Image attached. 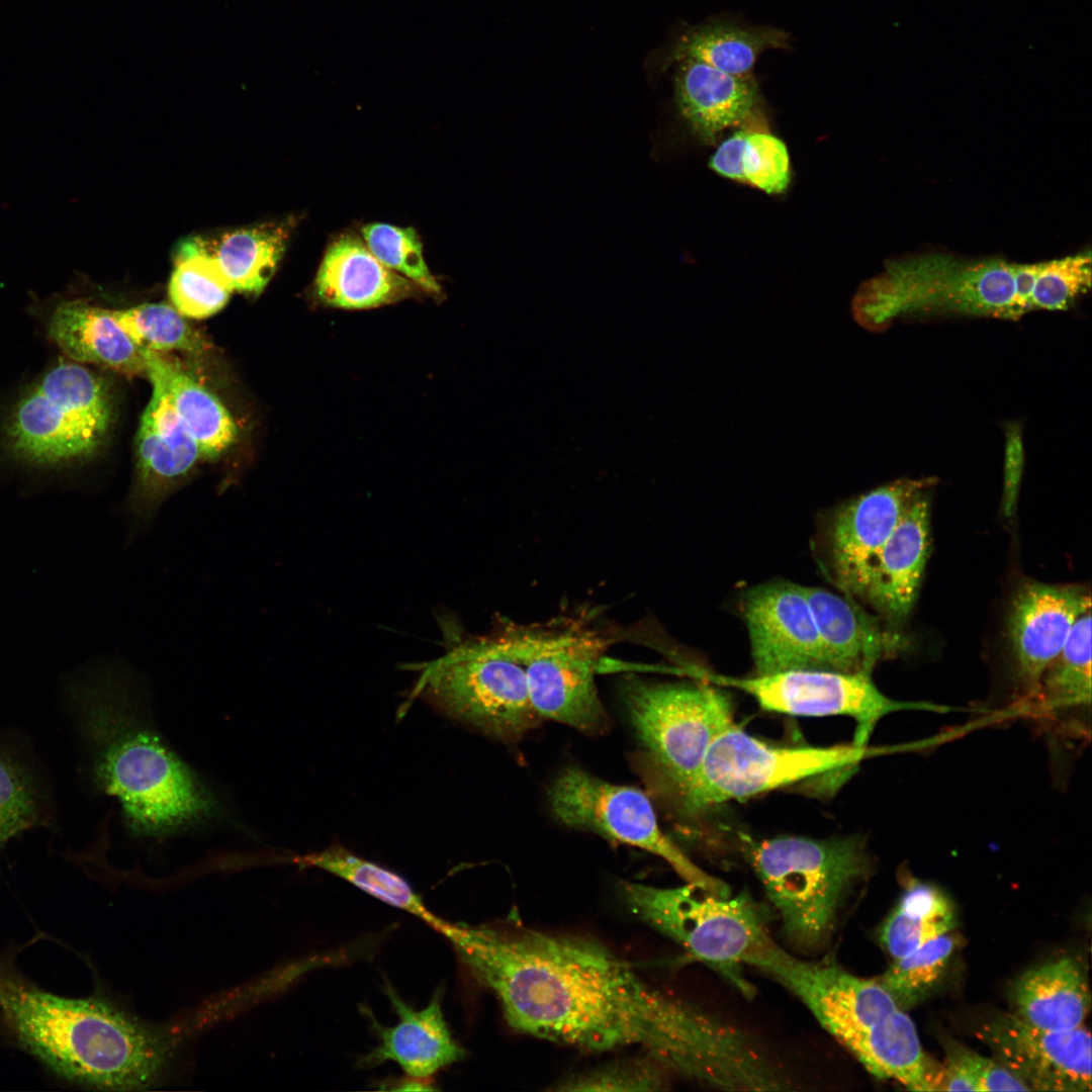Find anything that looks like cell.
<instances>
[{
    "label": "cell",
    "instance_id": "27",
    "mask_svg": "<svg viewBox=\"0 0 1092 1092\" xmlns=\"http://www.w3.org/2000/svg\"><path fill=\"white\" fill-rule=\"evenodd\" d=\"M146 375L167 391L179 419L197 443L203 459H216L238 437L237 425L218 397L174 357L142 349Z\"/></svg>",
    "mask_w": 1092,
    "mask_h": 1092
},
{
    "label": "cell",
    "instance_id": "33",
    "mask_svg": "<svg viewBox=\"0 0 1092 1092\" xmlns=\"http://www.w3.org/2000/svg\"><path fill=\"white\" fill-rule=\"evenodd\" d=\"M787 34L776 29L749 30L731 24L704 26L682 41L680 59H692L735 76H750L757 57L784 48Z\"/></svg>",
    "mask_w": 1092,
    "mask_h": 1092
},
{
    "label": "cell",
    "instance_id": "14",
    "mask_svg": "<svg viewBox=\"0 0 1092 1092\" xmlns=\"http://www.w3.org/2000/svg\"><path fill=\"white\" fill-rule=\"evenodd\" d=\"M708 681L732 687L751 696L761 709L793 716H847L855 723L852 744L867 746L885 716L905 710L946 712L929 702H905L887 697L871 673L827 669H796L750 677L708 674Z\"/></svg>",
    "mask_w": 1092,
    "mask_h": 1092
},
{
    "label": "cell",
    "instance_id": "20",
    "mask_svg": "<svg viewBox=\"0 0 1092 1092\" xmlns=\"http://www.w3.org/2000/svg\"><path fill=\"white\" fill-rule=\"evenodd\" d=\"M920 490L874 558L860 596L894 624L916 601L930 546V488Z\"/></svg>",
    "mask_w": 1092,
    "mask_h": 1092
},
{
    "label": "cell",
    "instance_id": "17",
    "mask_svg": "<svg viewBox=\"0 0 1092 1092\" xmlns=\"http://www.w3.org/2000/svg\"><path fill=\"white\" fill-rule=\"evenodd\" d=\"M929 478L895 480L840 505L827 530V553L838 585L860 598L870 566L902 514Z\"/></svg>",
    "mask_w": 1092,
    "mask_h": 1092
},
{
    "label": "cell",
    "instance_id": "28",
    "mask_svg": "<svg viewBox=\"0 0 1092 1092\" xmlns=\"http://www.w3.org/2000/svg\"><path fill=\"white\" fill-rule=\"evenodd\" d=\"M717 174L762 190L783 193L791 179L785 143L763 130H739L725 139L709 162Z\"/></svg>",
    "mask_w": 1092,
    "mask_h": 1092
},
{
    "label": "cell",
    "instance_id": "13",
    "mask_svg": "<svg viewBox=\"0 0 1092 1092\" xmlns=\"http://www.w3.org/2000/svg\"><path fill=\"white\" fill-rule=\"evenodd\" d=\"M549 802L561 823L648 851L664 859L686 883L722 896L731 894L726 883L699 868L660 829L654 808L641 790L571 766L553 782Z\"/></svg>",
    "mask_w": 1092,
    "mask_h": 1092
},
{
    "label": "cell",
    "instance_id": "4",
    "mask_svg": "<svg viewBox=\"0 0 1092 1092\" xmlns=\"http://www.w3.org/2000/svg\"><path fill=\"white\" fill-rule=\"evenodd\" d=\"M0 1018L35 1060L88 1088L147 1089L167 1061L163 1037L112 1003L44 991L1 961Z\"/></svg>",
    "mask_w": 1092,
    "mask_h": 1092
},
{
    "label": "cell",
    "instance_id": "38",
    "mask_svg": "<svg viewBox=\"0 0 1092 1092\" xmlns=\"http://www.w3.org/2000/svg\"><path fill=\"white\" fill-rule=\"evenodd\" d=\"M362 239L385 267L429 294H441L440 284L426 264L423 245L414 228L373 222L362 228Z\"/></svg>",
    "mask_w": 1092,
    "mask_h": 1092
},
{
    "label": "cell",
    "instance_id": "23",
    "mask_svg": "<svg viewBox=\"0 0 1092 1092\" xmlns=\"http://www.w3.org/2000/svg\"><path fill=\"white\" fill-rule=\"evenodd\" d=\"M826 668L871 673L884 657L905 648V639L885 631L857 603L819 586H805Z\"/></svg>",
    "mask_w": 1092,
    "mask_h": 1092
},
{
    "label": "cell",
    "instance_id": "5",
    "mask_svg": "<svg viewBox=\"0 0 1092 1092\" xmlns=\"http://www.w3.org/2000/svg\"><path fill=\"white\" fill-rule=\"evenodd\" d=\"M748 964L798 997L874 1076L909 1090H934L915 1024L878 980L833 961L799 959L775 940Z\"/></svg>",
    "mask_w": 1092,
    "mask_h": 1092
},
{
    "label": "cell",
    "instance_id": "3",
    "mask_svg": "<svg viewBox=\"0 0 1092 1092\" xmlns=\"http://www.w3.org/2000/svg\"><path fill=\"white\" fill-rule=\"evenodd\" d=\"M1091 251L1048 261L968 258L944 251L890 259L853 300L857 323L881 331L896 320L985 317L1016 321L1069 309L1091 287Z\"/></svg>",
    "mask_w": 1092,
    "mask_h": 1092
},
{
    "label": "cell",
    "instance_id": "11",
    "mask_svg": "<svg viewBox=\"0 0 1092 1092\" xmlns=\"http://www.w3.org/2000/svg\"><path fill=\"white\" fill-rule=\"evenodd\" d=\"M867 746L783 747L764 743L735 724L711 744L692 782L681 792L687 811L841 772L848 776L867 756Z\"/></svg>",
    "mask_w": 1092,
    "mask_h": 1092
},
{
    "label": "cell",
    "instance_id": "10",
    "mask_svg": "<svg viewBox=\"0 0 1092 1092\" xmlns=\"http://www.w3.org/2000/svg\"><path fill=\"white\" fill-rule=\"evenodd\" d=\"M503 630L524 666L530 700L540 718L587 733L606 726L595 673L608 638L572 619L541 626L510 623Z\"/></svg>",
    "mask_w": 1092,
    "mask_h": 1092
},
{
    "label": "cell",
    "instance_id": "8",
    "mask_svg": "<svg viewBox=\"0 0 1092 1092\" xmlns=\"http://www.w3.org/2000/svg\"><path fill=\"white\" fill-rule=\"evenodd\" d=\"M445 652L419 667L416 695L447 715L505 741L517 740L540 718L529 695L526 672L504 630L465 636L443 622Z\"/></svg>",
    "mask_w": 1092,
    "mask_h": 1092
},
{
    "label": "cell",
    "instance_id": "30",
    "mask_svg": "<svg viewBox=\"0 0 1092 1092\" xmlns=\"http://www.w3.org/2000/svg\"><path fill=\"white\" fill-rule=\"evenodd\" d=\"M289 224L266 223L223 235L209 249L233 290L258 294L282 258Z\"/></svg>",
    "mask_w": 1092,
    "mask_h": 1092
},
{
    "label": "cell",
    "instance_id": "18",
    "mask_svg": "<svg viewBox=\"0 0 1092 1092\" xmlns=\"http://www.w3.org/2000/svg\"><path fill=\"white\" fill-rule=\"evenodd\" d=\"M1089 611L1090 594L1080 585L1029 581L1018 587L1011 602L1008 634L1025 698H1035L1043 672L1078 618Z\"/></svg>",
    "mask_w": 1092,
    "mask_h": 1092
},
{
    "label": "cell",
    "instance_id": "21",
    "mask_svg": "<svg viewBox=\"0 0 1092 1092\" xmlns=\"http://www.w3.org/2000/svg\"><path fill=\"white\" fill-rule=\"evenodd\" d=\"M385 994L398 1021L392 1026H384L370 1010L364 1009L370 1027L378 1037V1044L362 1057L360 1063L363 1067L391 1061L408 1077L429 1080L445 1067L463 1060L466 1052L453 1037L444 1017L441 989L422 1009L404 1002L389 984L385 985Z\"/></svg>",
    "mask_w": 1092,
    "mask_h": 1092
},
{
    "label": "cell",
    "instance_id": "22",
    "mask_svg": "<svg viewBox=\"0 0 1092 1092\" xmlns=\"http://www.w3.org/2000/svg\"><path fill=\"white\" fill-rule=\"evenodd\" d=\"M313 291L324 306L367 309L416 297L423 290L380 263L361 237L347 233L327 248Z\"/></svg>",
    "mask_w": 1092,
    "mask_h": 1092
},
{
    "label": "cell",
    "instance_id": "16",
    "mask_svg": "<svg viewBox=\"0 0 1092 1092\" xmlns=\"http://www.w3.org/2000/svg\"><path fill=\"white\" fill-rule=\"evenodd\" d=\"M742 614L756 674L827 669L805 585L785 580L757 584L745 593Z\"/></svg>",
    "mask_w": 1092,
    "mask_h": 1092
},
{
    "label": "cell",
    "instance_id": "36",
    "mask_svg": "<svg viewBox=\"0 0 1092 1092\" xmlns=\"http://www.w3.org/2000/svg\"><path fill=\"white\" fill-rule=\"evenodd\" d=\"M956 948V937L947 933L894 960L878 982L903 1009L922 1000L942 976Z\"/></svg>",
    "mask_w": 1092,
    "mask_h": 1092
},
{
    "label": "cell",
    "instance_id": "35",
    "mask_svg": "<svg viewBox=\"0 0 1092 1092\" xmlns=\"http://www.w3.org/2000/svg\"><path fill=\"white\" fill-rule=\"evenodd\" d=\"M114 316L141 349L158 353L181 351L201 354L210 345L175 307L164 303H144L113 309Z\"/></svg>",
    "mask_w": 1092,
    "mask_h": 1092
},
{
    "label": "cell",
    "instance_id": "1",
    "mask_svg": "<svg viewBox=\"0 0 1092 1092\" xmlns=\"http://www.w3.org/2000/svg\"><path fill=\"white\" fill-rule=\"evenodd\" d=\"M438 933L517 1032L586 1052L639 1049L669 1075L723 1091L754 1071L746 1031L652 985L597 940L511 921L445 920Z\"/></svg>",
    "mask_w": 1092,
    "mask_h": 1092
},
{
    "label": "cell",
    "instance_id": "34",
    "mask_svg": "<svg viewBox=\"0 0 1092 1092\" xmlns=\"http://www.w3.org/2000/svg\"><path fill=\"white\" fill-rule=\"evenodd\" d=\"M1035 699L1046 711L1091 703V611L1074 624L1060 653L1043 672Z\"/></svg>",
    "mask_w": 1092,
    "mask_h": 1092
},
{
    "label": "cell",
    "instance_id": "31",
    "mask_svg": "<svg viewBox=\"0 0 1092 1092\" xmlns=\"http://www.w3.org/2000/svg\"><path fill=\"white\" fill-rule=\"evenodd\" d=\"M954 925L949 899L935 886L913 881L886 919L880 938L896 960L947 933Z\"/></svg>",
    "mask_w": 1092,
    "mask_h": 1092
},
{
    "label": "cell",
    "instance_id": "12",
    "mask_svg": "<svg viewBox=\"0 0 1092 1092\" xmlns=\"http://www.w3.org/2000/svg\"><path fill=\"white\" fill-rule=\"evenodd\" d=\"M626 703L647 757L680 794L713 741L735 724L733 702L715 684L638 681L628 688Z\"/></svg>",
    "mask_w": 1092,
    "mask_h": 1092
},
{
    "label": "cell",
    "instance_id": "15",
    "mask_svg": "<svg viewBox=\"0 0 1092 1092\" xmlns=\"http://www.w3.org/2000/svg\"><path fill=\"white\" fill-rule=\"evenodd\" d=\"M978 1035L997 1062L1029 1090H1091V1035L1082 1025L1054 1031L1034 1027L1013 1014L996 1017Z\"/></svg>",
    "mask_w": 1092,
    "mask_h": 1092
},
{
    "label": "cell",
    "instance_id": "29",
    "mask_svg": "<svg viewBox=\"0 0 1092 1092\" xmlns=\"http://www.w3.org/2000/svg\"><path fill=\"white\" fill-rule=\"evenodd\" d=\"M294 861L337 876L373 898L421 919L436 931L444 921L426 907L421 896L399 875L340 844L297 856Z\"/></svg>",
    "mask_w": 1092,
    "mask_h": 1092
},
{
    "label": "cell",
    "instance_id": "6",
    "mask_svg": "<svg viewBox=\"0 0 1092 1092\" xmlns=\"http://www.w3.org/2000/svg\"><path fill=\"white\" fill-rule=\"evenodd\" d=\"M746 857L797 949L816 950L832 935L854 886L869 873L857 837L779 836L750 843Z\"/></svg>",
    "mask_w": 1092,
    "mask_h": 1092
},
{
    "label": "cell",
    "instance_id": "26",
    "mask_svg": "<svg viewBox=\"0 0 1092 1092\" xmlns=\"http://www.w3.org/2000/svg\"><path fill=\"white\" fill-rule=\"evenodd\" d=\"M1014 1014L1045 1030L1064 1031L1083 1025L1091 996L1083 965L1064 957L1023 973L1012 987Z\"/></svg>",
    "mask_w": 1092,
    "mask_h": 1092
},
{
    "label": "cell",
    "instance_id": "40",
    "mask_svg": "<svg viewBox=\"0 0 1092 1092\" xmlns=\"http://www.w3.org/2000/svg\"><path fill=\"white\" fill-rule=\"evenodd\" d=\"M665 1071L658 1063L644 1059L618 1061L568 1077L556 1090L563 1091H645L662 1090L667 1084Z\"/></svg>",
    "mask_w": 1092,
    "mask_h": 1092
},
{
    "label": "cell",
    "instance_id": "7",
    "mask_svg": "<svg viewBox=\"0 0 1092 1092\" xmlns=\"http://www.w3.org/2000/svg\"><path fill=\"white\" fill-rule=\"evenodd\" d=\"M107 381L84 364L62 360L30 384L2 427L8 457L26 467L58 470L93 457L114 422Z\"/></svg>",
    "mask_w": 1092,
    "mask_h": 1092
},
{
    "label": "cell",
    "instance_id": "19",
    "mask_svg": "<svg viewBox=\"0 0 1092 1092\" xmlns=\"http://www.w3.org/2000/svg\"><path fill=\"white\" fill-rule=\"evenodd\" d=\"M136 435V481L130 499L133 527L147 525L163 498L202 459L163 385L155 378Z\"/></svg>",
    "mask_w": 1092,
    "mask_h": 1092
},
{
    "label": "cell",
    "instance_id": "2",
    "mask_svg": "<svg viewBox=\"0 0 1092 1092\" xmlns=\"http://www.w3.org/2000/svg\"><path fill=\"white\" fill-rule=\"evenodd\" d=\"M64 690L86 748L90 781L118 802L131 834L166 837L220 814L214 792L161 736L121 667L75 672Z\"/></svg>",
    "mask_w": 1092,
    "mask_h": 1092
},
{
    "label": "cell",
    "instance_id": "37",
    "mask_svg": "<svg viewBox=\"0 0 1092 1092\" xmlns=\"http://www.w3.org/2000/svg\"><path fill=\"white\" fill-rule=\"evenodd\" d=\"M44 817V802L34 772L0 750V847Z\"/></svg>",
    "mask_w": 1092,
    "mask_h": 1092
},
{
    "label": "cell",
    "instance_id": "9",
    "mask_svg": "<svg viewBox=\"0 0 1092 1092\" xmlns=\"http://www.w3.org/2000/svg\"><path fill=\"white\" fill-rule=\"evenodd\" d=\"M621 891L641 922L750 992L740 967L774 939L764 911L746 892L722 896L689 883L660 888L634 882H624Z\"/></svg>",
    "mask_w": 1092,
    "mask_h": 1092
},
{
    "label": "cell",
    "instance_id": "32",
    "mask_svg": "<svg viewBox=\"0 0 1092 1092\" xmlns=\"http://www.w3.org/2000/svg\"><path fill=\"white\" fill-rule=\"evenodd\" d=\"M233 291L206 243L194 238L181 244L169 296L182 315L197 320L211 316L226 304Z\"/></svg>",
    "mask_w": 1092,
    "mask_h": 1092
},
{
    "label": "cell",
    "instance_id": "39",
    "mask_svg": "<svg viewBox=\"0 0 1092 1092\" xmlns=\"http://www.w3.org/2000/svg\"><path fill=\"white\" fill-rule=\"evenodd\" d=\"M936 1090L1029 1091V1088L997 1061L951 1042L946 1045L945 1065L937 1076Z\"/></svg>",
    "mask_w": 1092,
    "mask_h": 1092
},
{
    "label": "cell",
    "instance_id": "25",
    "mask_svg": "<svg viewBox=\"0 0 1092 1092\" xmlns=\"http://www.w3.org/2000/svg\"><path fill=\"white\" fill-rule=\"evenodd\" d=\"M47 332L70 360L127 376L146 374L142 349L118 325L113 309L81 298L64 300L51 312Z\"/></svg>",
    "mask_w": 1092,
    "mask_h": 1092
},
{
    "label": "cell",
    "instance_id": "24",
    "mask_svg": "<svg viewBox=\"0 0 1092 1092\" xmlns=\"http://www.w3.org/2000/svg\"><path fill=\"white\" fill-rule=\"evenodd\" d=\"M679 65L675 79L677 107L703 143H715L724 130L752 117L759 95L751 75H731L692 59H681Z\"/></svg>",
    "mask_w": 1092,
    "mask_h": 1092
}]
</instances>
